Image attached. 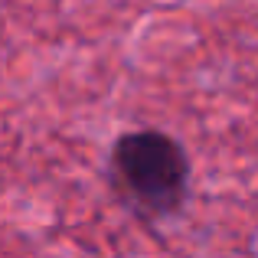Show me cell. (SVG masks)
Returning a JSON list of instances; mask_svg holds the SVG:
<instances>
[{"instance_id":"6da1fadb","label":"cell","mask_w":258,"mask_h":258,"mask_svg":"<svg viewBox=\"0 0 258 258\" xmlns=\"http://www.w3.org/2000/svg\"><path fill=\"white\" fill-rule=\"evenodd\" d=\"M111 173L118 189L144 216H173L189 193V157L164 131H127L111 147Z\"/></svg>"}]
</instances>
